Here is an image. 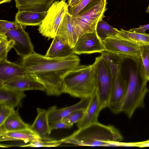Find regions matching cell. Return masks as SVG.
<instances>
[{
	"label": "cell",
	"mask_w": 149,
	"mask_h": 149,
	"mask_svg": "<svg viewBox=\"0 0 149 149\" xmlns=\"http://www.w3.org/2000/svg\"><path fill=\"white\" fill-rule=\"evenodd\" d=\"M101 0H81L75 6L70 8L69 12L72 17H74L81 10L95 5Z\"/></svg>",
	"instance_id": "cell-29"
},
{
	"label": "cell",
	"mask_w": 149,
	"mask_h": 149,
	"mask_svg": "<svg viewBox=\"0 0 149 149\" xmlns=\"http://www.w3.org/2000/svg\"><path fill=\"white\" fill-rule=\"evenodd\" d=\"M85 108L75 110L62 119L68 123L73 125L74 123H77L81 119Z\"/></svg>",
	"instance_id": "cell-30"
},
{
	"label": "cell",
	"mask_w": 149,
	"mask_h": 149,
	"mask_svg": "<svg viewBox=\"0 0 149 149\" xmlns=\"http://www.w3.org/2000/svg\"><path fill=\"white\" fill-rule=\"evenodd\" d=\"M93 64L97 78V93L103 109L108 107L114 82L112 75L101 56L96 57Z\"/></svg>",
	"instance_id": "cell-7"
},
{
	"label": "cell",
	"mask_w": 149,
	"mask_h": 149,
	"mask_svg": "<svg viewBox=\"0 0 149 149\" xmlns=\"http://www.w3.org/2000/svg\"><path fill=\"white\" fill-rule=\"evenodd\" d=\"M149 29V24L140 25L138 28L131 29L129 31L134 32L141 33H145V31Z\"/></svg>",
	"instance_id": "cell-35"
},
{
	"label": "cell",
	"mask_w": 149,
	"mask_h": 149,
	"mask_svg": "<svg viewBox=\"0 0 149 149\" xmlns=\"http://www.w3.org/2000/svg\"><path fill=\"white\" fill-rule=\"evenodd\" d=\"M135 146L139 147H149V140L145 142L135 143Z\"/></svg>",
	"instance_id": "cell-37"
},
{
	"label": "cell",
	"mask_w": 149,
	"mask_h": 149,
	"mask_svg": "<svg viewBox=\"0 0 149 149\" xmlns=\"http://www.w3.org/2000/svg\"><path fill=\"white\" fill-rule=\"evenodd\" d=\"M66 0L55 1L47 11V14L38 29L42 36L54 38L66 13L69 11Z\"/></svg>",
	"instance_id": "cell-6"
},
{
	"label": "cell",
	"mask_w": 149,
	"mask_h": 149,
	"mask_svg": "<svg viewBox=\"0 0 149 149\" xmlns=\"http://www.w3.org/2000/svg\"><path fill=\"white\" fill-rule=\"evenodd\" d=\"M146 13H149V5H148V8L147 10H146Z\"/></svg>",
	"instance_id": "cell-39"
},
{
	"label": "cell",
	"mask_w": 149,
	"mask_h": 149,
	"mask_svg": "<svg viewBox=\"0 0 149 149\" xmlns=\"http://www.w3.org/2000/svg\"><path fill=\"white\" fill-rule=\"evenodd\" d=\"M22 91L39 90L45 92L44 85L28 74L17 77L0 84V86Z\"/></svg>",
	"instance_id": "cell-12"
},
{
	"label": "cell",
	"mask_w": 149,
	"mask_h": 149,
	"mask_svg": "<svg viewBox=\"0 0 149 149\" xmlns=\"http://www.w3.org/2000/svg\"><path fill=\"white\" fill-rule=\"evenodd\" d=\"M128 80L121 68L117 78L114 81L108 108L113 113L122 112L123 104L127 93Z\"/></svg>",
	"instance_id": "cell-9"
},
{
	"label": "cell",
	"mask_w": 149,
	"mask_h": 149,
	"mask_svg": "<svg viewBox=\"0 0 149 149\" xmlns=\"http://www.w3.org/2000/svg\"><path fill=\"white\" fill-rule=\"evenodd\" d=\"M40 139L30 128L17 131L7 132L0 136V141L20 140L26 143Z\"/></svg>",
	"instance_id": "cell-22"
},
{
	"label": "cell",
	"mask_w": 149,
	"mask_h": 149,
	"mask_svg": "<svg viewBox=\"0 0 149 149\" xmlns=\"http://www.w3.org/2000/svg\"><path fill=\"white\" fill-rule=\"evenodd\" d=\"M1 125L3 127L6 132L30 128V126L21 119L18 110H15L14 109Z\"/></svg>",
	"instance_id": "cell-23"
},
{
	"label": "cell",
	"mask_w": 149,
	"mask_h": 149,
	"mask_svg": "<svg viewBox=\"0 0 149 149\" xmlns=\"http://www.w3.org/2000/svg\"><path fill=\"white\" fill-rule=\"evenodd\" d=\"M19 24L15 22L0 20V34H6L9 31L17 28Z\"/></svg>",
	"instance_id": "cell-32"
},
{
	"label": "cell",
	"mask_w": 149,
	"mask_h": 149,
	"mask_svg": "<svg viewBox=\"0 0 149 149\" xmlns=\"http://www.w3.org/2000/svg\"></svg>",
	"instance_id": "cell-40"
},
{
	"label": "cell",
	"mask_w": 149,
	"mask_h": 149,
	"mask_svg": "<svg viewBox=\"0 0 149 149\" xmlns=\"http://www.w3.org/2000/svg\"><path fill=\"white\" fill-rule=\"evenodd\" d=\"M15 45V41L6 34H0V62L7 60L8 53Z\"/></svg>",
	"instance_id": "cell-27"
},
{
	"label": "cell",
	"mask_w": 149,
	"mask_h": 149,
	"mask_svg": "<svg viewBox=\"0 0 149 149\" xmlns=\"http://www.w3.org/2000/svg\"><path fill=\"white\" fill-rule=\"evenodd\" d=\"M107 0H101L95 5L81 10L76 16H72L78 39L85 33L96 31L98 22L104 17L107 10Z\"/></svg>",
	"instance_id": "cell-5"
},
{
	"label": "cell",
	"mask_w": 149,
	"mask_h": 149,
	"mask_svg": "<svg viewBox=\"0 0 149 149\" xmlns=\"http://www.w3.org/2000/svg\"><path fill=\"white\" fill-rule=\"evenodd\" d=\"M27 74L26 69L19 64L8 60L0 62V84Z\"/></svg>",
	"instance_id": "cell-15"
},
{
	"label": "cell",
	"mask_w": 149,
	"mask_h": 149,
	"mask_svg": "<svg viewBox=\"0 0 149 149\" xmlns=\"http://www.w3.org/2000/svg\"><path fill=\"white\" fill-rule=\"evenodd\" d=\"M123 57V71L127 78L128 85L122 112L130 118L137 109L144 106V99L148 92V81L143 72L139 56Z\"/></svg>",
	"instance_id": "cell-2"
},
{
	"label": "cell",
	"mask_w": 149,
	"mask_h": 149,
	"mask_svg": "<svg viewBox=\"0 0 149 149\" xmlns=\"http://www.w3.org/2000/svg\"><path fill=\"white\" fill-rule=\"evenodd\" d=\"M97 80L93 64L79 65L67 70L62 85V93L81 99L89 98L97 92Z\"/></svg>",
	"instance_id": "cell-4"
},
{
	"label": "cell",
	"mask_w": 149,
	"mask_h": 149,
	"mask_svg": "<svg viewBox=\"0 0 149 149\" xmlns=\"http://www.w3.org/2000/svg\"><path fill=\"white\" fill-rule=\"evenodd\" d=\"M72 49L74 54L79 55L101 53L105 51L102 41L96 31L83 35L77 40Z\"/></svg>",
	"instance_id": "cell-10"
},
{
	"label": "cell",
	"mask_w": 149,
	"mask_h": 149,
	"mask_svg": "<svg viewBox=\"0 0 149 149\" xmlns=\"http://www.w3.org/2000/svg\"><path fill=\"white\" fill-rule=\"evenodd\" d=\"M89 98L81 99L74 105L60 109H57L56 106L51 107L47 110L49 123L61 119L75 110L85 108Z\"/></svg>",
	"instance_id": "cell-18"
},
{
	"label": "cell",
	"mask_w": 149,
	"mask_h": 149,
	"mask_svg": "<svg viewBox=\"0 0 149 149\" xmlns=\"http://www.w3.org/2000/svg\"><path fill=\"white\" fill-rule=\"evenodd\" d=\"M12 0H0V3L2 4L7 3H9Z\"/></svg>",
	"instance_id": "cell-38"
},
{
	"label": "cell",
	"mask_w": 149,
	"mask_h": 149,
	"mask_svg": "<svg viewBox=\"0 0 149 149\" xmlns=\"http://www.w3.org/2000/svg\"><path fill=\"white\" fill-rule=\"evenodd\" d=\"M24 91L0 86V105L14 108L21 105V101L26 97Z\"/></svg>",
	"instance_id": "cell-16"
},
{
	"label": "cell",
	"mask_w": 149,
	"mask_h": 149,
	"mask_svg": "<svg viewBox=\"0 0 149 149\" xmlns=\"http://www.w3.org/2000/svg\"><path fill=\"white\" fill-rule=\"evenodd\" d=\"M37 115L30 128L35 133L40 139H45L49 138L48 136L51 133V130L49 121L47 111L38 108L37 109Z\"/></svg>",
	"instance_id": "cell-17"
},
{
	"label": "cell",
	"mask_w": 149,
	"mask_h": 149,
	"mask_svg": "<svg viewBox=\"0 0 149 149\" xmlns=\"http://www.w3.org/2000/svg\"><path fill=\"white\" fill-rule=\"evenodd\" d=\"M74 54L73 49L57 36H56L45 55L51 58L63 57Z\"/></svg>",
	"instance_id": "cell-21"
},
{
	"label": "cell",
	"mask_w": 149,
	"mask_h": 149,
	"mask_svg": "<svg viewBox=\"0 0 149 149\" xmlns=\"http://www.w3.org/2000/svg\"><path fill=\"white\" fill-rule=\"evenodd\" d=\"M81 0H68V6L72 7L75 6Z\"/></svg>",
	"instance_id": "cell-36"
},
{
	"label": "cell",
	"mask_w": 149,
	"mask_h": 149,
	"mask_svg": "<svg viewBox=\"0 0 149 149\" xmlns=\"http://www.w3.org/2000/svg\"><path fill=\"white\" fill-rule=\"evenodd\" d=\"M139 49L141 69L148 81H149V44L140 46Z\"/></svg>",
	"instance_id": "cell-26"
},
{
	"label": "cell",
	"mask_w": 149,
	"mask_h": 149,
	"mask_svg": "<svg viewBox=\"0 0 149 149\" xmlns=\"http://www.w3.org/2000/svg\"><path fill=\"white\" fill-rule=\"evenodd\" d=\"M105 50L121 56H138L139 46L116 35L102 41Z\"/></svg>",
	"instance_id": "cell-8"
},
{
	"label": "cell",
	"mask_w": 149,
	"mask_h": 149,
	"mask_svg": "<svg viewBox=\"0 0 149 149\" xmlns=\"http://www.w3.org/2000/svg\"><path fill=\"white\" fill-rule=\"evenodd\" d=\"M118 30L108 24L101 19L98 22L96 32L98 36L102 41L107 37L116 35Z\"/></svg>",
	"instance_id": "cell-25"
},
{
	"label": "cell",
	"mask_w": 149,
	"mask_h": 149,
	"mask_svg": "<svg viewBox=\"0 0 149 149\" xmlns=\"http://www.w3.org/2000/svg\"><path fill=\"white\" fill-rule=\"evenodd\" d=\"M19 59V64L26 69L27 74L44 85L47 95L56 96L63 93L62 85L65 71L79 65L80 61L74 54L51 58L35 52Z\"/></svg>",
	"instance_id": "cell-1"
},
{
	"label": "cell",
	"mask_w": 149,
	"mask_h": 149,
	"mask_svg": "<svg viewBox=\"0 0 149 149\" xmlns=\"http://www.w3.org/2000/svg\"><path fill=\"white\" fill-rule=\"evenodd\" d=\"M103 109L96 92L90 97L82 118L77 123L78 129L98 122L99 114Z\"/></svg>",
	"instance_id": "cell-13"
},
{
	"label": "cell",
	"mask_w": 149,
	"mask_h": 149,
	"mask_svg": "<svg viewBox=\"0 0 149 149\" xmlns=\"http://www.w3.org/2000/svg\"><path fill=\"white\" fill-rule=\"evenodd\" d=\"M19 10L41 12L47 11L55 0H14Z\"/></svg>",
	"instance_id": "cell-20"
},
{
	"label": "cell",
	"mask_w": 149,
	"mask_h": 149,
	"mask_svg": "<svg viewBox=\"0 0 149 149\" xmlns=\"http://www.w3.org/2000/svg\"><path fill=\"white\" fill-rule=\"evenodd\" d=\"M6 35L9 39L15 41V45L13 48L20 57L28 55L34 52L29 35L21 24H19L17 28L9 31Z\"/></svg>",
	"instance_id": "cell-11"
},
{
	"label": "cell",
	"mask_w": 149,
	"mask_h": 149,
	"mask_svg": "<svg viewBox=\"0 0 149 149\" xmlns=\"http://www.w3.org/2000/svg\"><path fill=\"white\" fill-rule=\"evenodd\" d=\"M14 109L5 105H0V126L3 123Z\"/></svg>",
	"instance_id": "cell-33"
},
{
	"label": "cell",
	"mask_w": 149,
	"mask_h": 149,
	"mask_svg": "<svg viewBox=\"0 0 149 149\" xmlns=\"http://www.w3.org/2000/svg\"><path fill=\"white\" fill-rule=\"evenodd\" d=\"M57 36L72 48L75 46L77 37L72 21V16L69 11L65 15L59 27Z\"/></svg>",
	"instance_id": "cell-14"
},
{
	"label": "cell",
	"mask_w": 149,
	"mask_h": 149,
	"mask_svg": "<svg viewBox=\"0 0 149 149\" xmlns=\"http://www.w3.org/2000/svg\"><path fill=\"white\" fill-rule=\"evenodd\" d=\"M50 129L52 131L54 130L60 129H69L73 125L68 123L62 119L49 123Z\"/></svg>",
	"instance_id": "cell-34"
},
{
	"label": "cell",
	"mask_w": 149,
	"mask_h": 149,
	"mask_svg": "<svg viewBox=\"0 0 149 149\" xmlns=\"http://www.w3.org/2000/svg\"><path fill=\"white\" fill-rule=\"evenodd\" d=\"M47 11L38 12L18 10L15 21L23 27L39 26L45 18Z\"/></svg>",
	"instance_id": "cell-19"
},
{
	"label": "cell",
	"mask_w": 149,
	"mask_h": 149,
	"mask_svg": "<svg viewBox=\"0 0 149 149\" xmlns=\"http://www.w3.org/2000/svg\"><path fill=\"white\" fill-rule=\"evenodd\" d=\"M117 36L139 46L149 44V34L136 33L121 29Z\"/></svg>",
	"instance_id": "cell-24"
},
{
	"label": "cell",
	"mask_w": 149,
	"mask_h": 149,
	"mask_svg": "<svg viewBox=\"0 0 149 149\" xmlns=\"http://www.w3.org/2000/svg\"><path fill=\"white\" fill-rule=\"evenodd\" d=\"M62 143L61 140H54L50 138L47 139H36L29 142V143L24 145L19 146L21 147H56Z\"/></svg>",
	"instance_id": "cell-28"
},
{
	"label": "cell",
	"mask_w": 149,
	"mask_h": 149,
	"mask_svg": "<svg viewBox=\"0 0 149 149\" xmlns=\"http://www.w3.org/2000/svg\"><path fill=\"white\" fill-rule=\"evenodd\" d=\"M123 138L114 126L97 122L79 128L70 136L61 140L62 143L91 146H125L121 142Z\"/></svg>",
	"instance_id": "cell-3"
},
{
	"label": "cell",
	"mask_w": 149,
	"mask_h": 149,
	"mask_svg": "<svg viewBox=\"0 0 149 149\" xmlns=\"http://www.w3.org/2000/svg\"><path fill=\"white\" fill-rule=\"evenodd\" d=\"M101 53V56L106 62L112 63L120 64L123 61L122 56L104 51Z\"/></svg>",
	"instance_id": "cell-31"
}]
</instances>
